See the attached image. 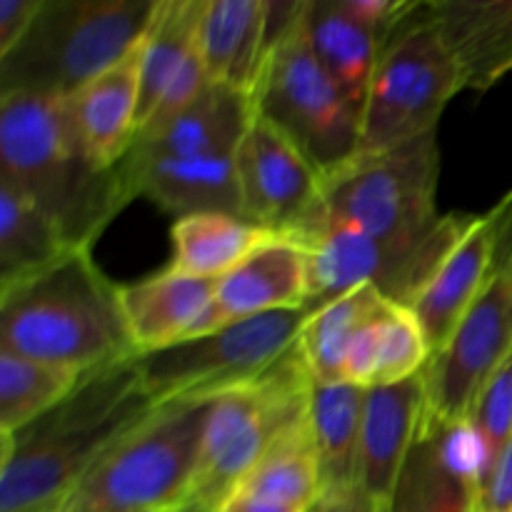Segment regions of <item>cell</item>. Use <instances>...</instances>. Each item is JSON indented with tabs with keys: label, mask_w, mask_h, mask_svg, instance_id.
<instances>
[{
	"label": "cell",
	"mask_w": 512,
	"mask_h": 512,
	"mask_svg": "<svg viewBox=\"0 0 512 512\" xmlns=\"http://www.w3.org/2000/svg\"><path fill=\"white\" fill-rule=\"evenodd\" d=\"M483 450L465 423H433L423 433L400 473L393 512H478Z\"/></svg>",
	"instance_id": "obj_14"
},
{
	"label": "cell",
	"mask_w": 512,
	"mask_h": 512,
	"mask_svg": "<svg viewBox=\"0 0 512 512\" xmlns=\"http://www.w3.org/2000/svg\"><path fill=\"white\" fill-rule=\"evenodd\" d=\"M385 303L388 298L365 285L308 315L298 335V350L313 383H343L345 360L355 338Z\"/></svg>",
	"instance_id": "obj_29"
},
{
	"label": "cell",
	"mask_w": 512,
	"mask_h": 512,
	"mask_svg": "<svg viewBox=\"0 0 512 512\" xmlns=\"http://www.w3.org/2000/svg\"><path fill=\"white\" fill-rule=\"evenodd\" d=\"M215 512H303V510H295L288 508L283 503H273V500H265L258 498V495H250L243 493V490H235L223 505H220Z\"/></svg>",
	"instance_id": "obj_37"
},
{
	"label": "cell",
	"mask_w": 512,
	"mask_h": 512,
	"mask_svg": "<svg viewBox=\"0 0 512 512\" xmlns=\"http://www.w3.org/2000/svg\"><path fill=\"white\" fill-rule=\"evenodd\" d=\"M213 398L160 403L113 445L58 512H180L193 500Z\"/></svg>",
	"instance_id": "obj_5"
},
{
	"label": "cell",
	"mask_w": 512,
	"mask_h": 512,
	"mask_svg": "<svg viewBox=\"0 0 512 512\" xmlns=\"http://www.w3.org/2000/svg\"><path fill=\"white\" fill-rule=\"evenodd\" d=\"M512 350V263H495V275L448 343L423 370L425 418L463 423L470 403Z\"/></svg>",
	"instance_id": "obj_13"
},
{
	"label": "cell",
	"mask_w": 512,
	"mask_h": 512,
	"mask_svg": "<svg viewBox=\"0 0 512 512\" xmlns=\"http://www.w3.org/2000/svg\"><path fill=\"white\" fill-rule=\"evenodd\" d=\"M143 40L125 58L65 100L85 153L100 168H115L128 155L138 125Z\"/></svg>",
	"instance_id": "obj_20"
},
{
	"label": "cell",
	"mask_w": 512,
	"mask_h": 512,
	"mask_svg": "<svg viewBox=\"0 0 512 512\" xmlns=\"http://www.w3.org/2000/svg\"><path fill=\"white\" fill-rule=\"evenodd\" d=\"M73 253L53 220L0 180V293Z\"/></svg>",
	"instance_id": "obj_28"
},
{
	"label": "cell",
	"mask_w": 512,
	"mask_h": 512,
	"mask_svg": "<svg viewBox=\"0 0 512 512\" xmlns=\"http://www.w3.org/2000/svg\"><path fill=\"white\" fill-rule=\"evenodd\" d=\"M365 403H368V388L350 383H313L310 425L318 450L323 493H338L358 485Z\"/></svg>",
	"instance_id": "obj_27"
},
{
	"label": "cell",
	"mask_w": 512,
	"mask_h": 512,
	"mask_svg": "<svg viewBox=\"0 0 512 512\" xmlns=\"http://www.w3.org/2000/svg\"><path fill=\"white\" fill-rule=\"evenodd\" d=\"M0 350L80 373L138 358L120 285L110 283L90 250H73L0 293Z\"/></svg>",
	"instance_id": "obj_3"
},
{
	"label": "cell",
	"mask_w": 512,
	"mask_h": 512,
	"mask_svg": "<svg viewBox=\"0 0 512 512\" xmlns=\"http://www.w3.org/2000/svg\"><path fill=\"white\" fill-rule=\"evenodd\" d=\"M428 10L465 90L485 93L512 73V0H433Z\"/></svg>",
	"instance_id": "obj_19"
},
{
	"label": "cell",
	"mask_w": 512,
	"mask_h": 512,
	"mask_svg": "<svg viewBox=\"0 0 512 512\" xmlns=\"http://www.w3.org/2000/svg\"><path fill=\"white\" fill-rule=\"evenodd\" d=\"M310 512H378L370 500L360 493V488L338 490V493H323Z\"/></svg>",
	"instance_id": "obj_36"
},
{
	"label": "cell",
	"mask_w": 512,
	"mask_h": 512,
	"mask_svg": "<svg viewBox=\"0 0 512 512\" xmlns=\"http://www.w3.org/2000/svg\"><path fill=\"white\" fill-rule=\"evenodd\" d=\"M45 0H0V58L23 40Z\"/></svg>",
	"instance_id": "obj_35"
},
{
	"label": "cell",
	"mask_w": 512,
	"mask_h": 512,
	"mask_svg": "<svg viewBox=\"0 0 512 512\" xmlns=\"http://www.w3.org/2000/svg\"><path fill=\"white\" fill-rule=\"evenodd\" d=\"M235 175L243 215L250 223L298 243L325 223L323 173L258 113L235 150Z\"/></svg>",
	"instance_id": "obj_12"
},
{
	"label": "cell",
	"mask_w": 512,
	"mask_h": 512,
	"mask_svg": "<svg viewBox=\"0 0 512 512\" xmlns=\"http://www.w3.org/2000/svg\"><path fill=\"white\" fill-rule=\"evenodd\" d=\"M0 180L33 200L73 250H90L133 200L120 165L85 153L65 100L0 95Z\"/></svg>",
	"instance_id": "obj_2"
},
{
	"label": "cell",
	"mask_w": 512,
	"mask_h": 512,
	"mask_svg": "<svg viewBox=\"0 0 512 512\" xmlns=\"http://www.w3.org/2000/svg\"><path fill=\"white\" fill-rule=\"evenodd\" d=\"M465 423L470 425L483 450V478H480L483 485L512 438V350L478 390L465 415Z\"/></svg>",
	"instance_id": "obj_33"
},
{
	"label": "cell",
	"mask_w": 512,
	"mask_h": 512,
	"mask_svg": "<svg viewBox=\"0 0 512 512\" xmlns=\"http://www.w3.org/2000/svg\"><path fill=\"white\" fill-rule=\"evenodd\" d=\"M425 413L423 373L398 385L368 388L358 488L378 512H393L400 473L423 433Z\"/></svg>",
	"instance_id": "obj_16"
},
{
	"label": "cell",
	"mask_w": 512,
	"mask_h": 512,
	"mask_svg": "<svg viewBox=\"0 0 512 512\" xmlns=\"http://www.w3.org/2000/svg\"><path fill=\"white\" fill-rule=\"evenodd\" d=\"M235 490L283 503L295 510H313L323 493V483H320L310 410L270 445L268 453L258 460V465L245 475L243 483Z\"/></svg>",
	"instance_id": "obj_30"
},
{
	"label": "cell",
	"mask_w": 512,
	"mask_h": 512,
	"mask_svg": "<svg viewBox=\"0 0 512 512\" xmlns=\"http://www.w3.org/2000/svg\"><path fill=\"white\" fill-rule=\"evenodd\" d=\"M253 98L225 85L210 83L178 118L158 133L133 140L130 158H193L238 150L250 120Z\"/></svg>",
	"instance_id": "obj_23"
},
{
	"label": "cell",
	"mask_w": 512,
	"mask_h": 512,
	"mask_svg": "<svg viewBox=\"0 0 512 512\" xmlns=\"http://www.w3.org/2000/svg\"><path fill=\"white\" fill-rule=\"evenodd\" d=\"M215 283L165 268L138 283L120 285V308L135 353L148 355L188 340L213 303Z\"/></svg>",
	"instance_id": "obj_21"
},
{
	"label": "cell",
	"mask_w": 512,
	"mask_h": 512,
	"mask_svg": "<svg viewBox=\"0 0 512 512\" xmlns=\"http://www.w3.org/2000/svg\"><path fill=\"white\" fill-rule=\"evenodd\" d=\"M205 0H158L150 28L143 40V65H140V103L138 125L148 120L165 88L180 73L188 55L200 40Z\"/></svg>",
	"instance_id": "obj_31"
},
{
	"label": "cell",
	"mask_w": 512,
	"mask_h": 512,
	"mask_svg": "<svg viewBox=\"0 0 512 512\" xmlns=\"http://www.w3.org/2000/svg\"><path fill=\"white\" fill-rule=\"evenodd\" d=\"M133 198L153 200L175 220L198 213L243 215L235 150L193 155V158H130L120 160ZM248 220V218H245Z\"/></svg>",
	"instance_id": "obj_17"
},
{
	"label": "cell",
	"mask_w": 512,
	"mask_h": 512,
	"mask_svg": "<svg viewBox=\"0 0 512 512\" xmlns=\"http://www.w3.org/2000/svg\"><path fill=\"white\" fill-rule=\"evenodd\" d=\"M495 255H498V218L493 210H488L485 215H478L473 228L455 245L428 288L410 308L423 328L430 355L448 343L460 320L488 288L495 275Z\"/></svg>",
	"instance_id": "obj_18"
},
{
	"label": "cell",
	"mask_w": 512,
	"mask_h": 512,
	"mask_svg": "<svg viewBox=\"0 0 512 512\" xmlns=\"http://www.w3.org/2000/svg\"><path fill=\"white\" fill-rule=\"evenodd\" d=\"M83 375L80 370L0 350V435L18 433L58 408Z\"/></svg>",
	"instance_id": "obj_32"
},
{
	"label": "cell",
	"mask_w": 512,
	"mask_h": 512,
	"mask_svg": "<svg viewBox=\"0 0 512 512\" xmlns=\"http://www.w3.org/2000/svg\"><path fill=\"white\" fill-rule=\"evenodd\" d=\"M275 238L283 235L270 233L238 215H185L170 228L173 258L168 268L193 278L220 280Z\"/></svg>",
	"instance_id": "obj_26"
},
{
	"label": "cell",
	"mask_w": 512,
	"mask_h": 512,
	"mask_svg": "<svg viewBox=\"0 0 512 512\" xmlns=\"http://www.w3.org/2000/svg\"><path fill=\"white\" fill-rule=\"evenodd\" d=\"M180 512H183V510H180Z\"/></svg>",
	"instance_id": "obj_39"
},
{
	"label": "cell",
	"mask_w": 512,
	"mask_h": 512,
	"mask_svg": "<svg viewBox=\"0 0 512 512\" xmlns=\"http://www.w3.org/2000/svg\"><path fill=\"white\" fill-rule=\"evenodd\" d=\"M305 5L308 0H268L270 50L253 93V110L328 175L358 155L360 108L313 53Z\"/></svg>",
	"instance_id": "obj_6"
},
{
	"label": "cell",
	"mask_w": 512,
	"mask_h": 512,
	"mask_svg": "<svg viewBox=\"0 0 512 512\" xmlns=\"http://www.w3.org/2000/svg\"><path fill=\"white\" fill-rule=\"evenodd\" d=\"M510 512H512V510H510Z\"/></svg>",
	"instance_id": "obj_40"
},
{
	"label": "cell",
	"mask_w": 512,
	"mask_h": 512,
	"mask_svg": "<svg viewBox=\"0 0 512 512\" xmlns=\"http://www.w3.org/2000/svg\"><path fill=\"white\" fill-rule=\"evenodd\" d=\"M308 298V248L275 238L215 283L213 303L190 338L278 310H298ZM188 338V340H190Z\"/></svg>",
	"instance_id": "obj_15"
},
{
	"label": "cell",
	"mask_w": 512,
	"mask_h": 512,
	"mask_svg": "<svg viewBox=\"0 0 512 512\" xmlns=\"http://www.w3.org/2000/svg\"><path fill=\"white\" fill-rule=\"evenodd\" d=\"M310 390L313 378L295 343L268 373L215 395L190 505L218 510L270 445L308 413Z\"/></svg>",
	"instance_id": "obj_8"
},
{
	"label": "cell",
	"mask_w": 512,
	"mask_h": 512,
	"mask_svg": "<svg viewBox=\"0 0 512 512\" xmlns=\"http://www.w3.org/2000/svg\"><path fill=\"white\" fill-rule=\"evenodd\" d=\"M200 50L210 83L253 98L270 50L268 0H205Z\"/></svg>",
	"instance_id": "obj_22"
},
{
	"label": "cell",
	"mask_w": 512,
	"mask_h": 512,
	"mask_svg": "<svg viewBox=\"0 0 512 512\" xmlns=\"http://www.w3.org/2000/svg\"><path fill=\"white\" fill-rule=\"evenodd\" d=\"M438 180V133L383 153H358L323 175L325 220L375 238L420 233L440 218Z\"/></svg>",
	"instance_id": "obj_10"
},
{
	"label": "cell",
	"mask_w": 512,
	"mask_h": 512,
	"mask_svg": "<svg viewBox=\"0 0 512 512\" xmlns=\"http://www.w3.org/2000/svg\"><path fill=\"white\" fill-rule=\"evenodd\" d=\"M183 512H208V510H203V508H195V505H190V508H185Z\"/></svg>",
	"instance_id": "obj_38"
},
{
	"label": "cell",
	"mask_w": 512,
	"mask_h": 512,
	"mask_svg": "<svg viewBox=\"0 0 512 512\" xmlns=\"http://www.w3.org/2000/svg\"><path fill=\"white\" fill-rule=\"evenodd\" d=\"M155 8L158 0H45L23 40L0 58V95L73 98L140 43Z\"/></svg>",
	"instance_id": "obj_4"
},
{
	"label": "cell",
	"mask_w": 512,
	"mask_h": 512,
	"mask_svg": "<svg viewBox=\"0 0 512 512\" xmlns=\"http://www.w3.org/2000/svg\"><path fill=\"white\" fill-rule=\"evenodd\" d=\"M428 360V340L413 310L388 300L355 338L343 383L360 388L398 385L423 373Z\"/></svg>",
	"instance_id": "obj_25"
},
{
	"label": "cell",
	"mask_w": 512,
	"mask_h": 512,
	"mask_svg": "<svg viewBox=\"0 0 512 512\" xmlns=\"http://www.w3.org/2000/svg\"><path fill=\"white\" fill-rule=\"evenodd\" d=\"M155 408L135 358L85 373L58 408L0 435V512H58L93 465Z\"/></svg>",
	"instance_id": "obj_1"
},
{
	"label": "cell",
	"mask_w": 512,
	"mask_h": 512,
	"mask_svg": "<svg viewBox=\"0 0 512 512\" xmlns=\"http://www.w3.org/2000/svg\"><path fill=\"white\" fill-rule=\"evenodd\" d=\"M475 220L478 215L445 213L430 228L400 238H375L325 220L303 243L308 248V298L303 310L313 315L365 285L410 310Z\"/></svg>",
	"instance_id": "obj_7"
},
{
	"label": "cell",
	"mask_w": 512,
	"mask_h": 512,
	"mask_svg": "<svg viewBox=\"0 0 512 512\" xmlns=\"http://www.w3.org/2000/svg\"><path fill=\"white\" fill-rule=\"evenodd\" d=\"M308 313L278 310L230 323L213 333L138 355L140 378L155 403L213 398L268 373L293 350Z\"/></svg>",
	"instance_id": "obj_11"
},
{
	"label": "cell",
	"mask_w": 512,
	"mask_h": 512,
	"mask_svg": "<svg viewBox=\"0 0 512 512\" xmlns=\"http://www.w3.org/2000/svg\"><path fill=\"white\" fill-rule=\"evenodd\" d=\"M305 25L320 65L363 115L385 35L360 20L348 0H308Z\"/></svg>",
	"instance_id": "obj_24"
},
{
	"label": "cell",
	"mask_w": 512,
	"mask_h": 512,
	"mask_svg": "<svg viewBox=\"0 0 512 512\" xmlns=\"http://www.w3.org/2000/svg\"><path fill=\"white\" fill-rule=\"evenodd\" d=\"M512 510V438L500 453L498 463L480 485L478 512H510Z\"/></svg>",
	"instance_id": "obj_34"
},
{
	"label": "cell",
	"mask_w": 512,
	"mask_h": 512,
	"mask_svg": "<svg viewBox=\"0 0 512 512\" xmlns=\"http://www.w3.org/2000/svg\"><path fill=\"white\" fill-rule=\"evenodd\" d=\"M463 88L458 68L430 18L415 8L385 38L360 115L358 153H383L438 133L440 115Z\"/></svg>",
	"instance_id": "obj_9"
}]
</instances>
